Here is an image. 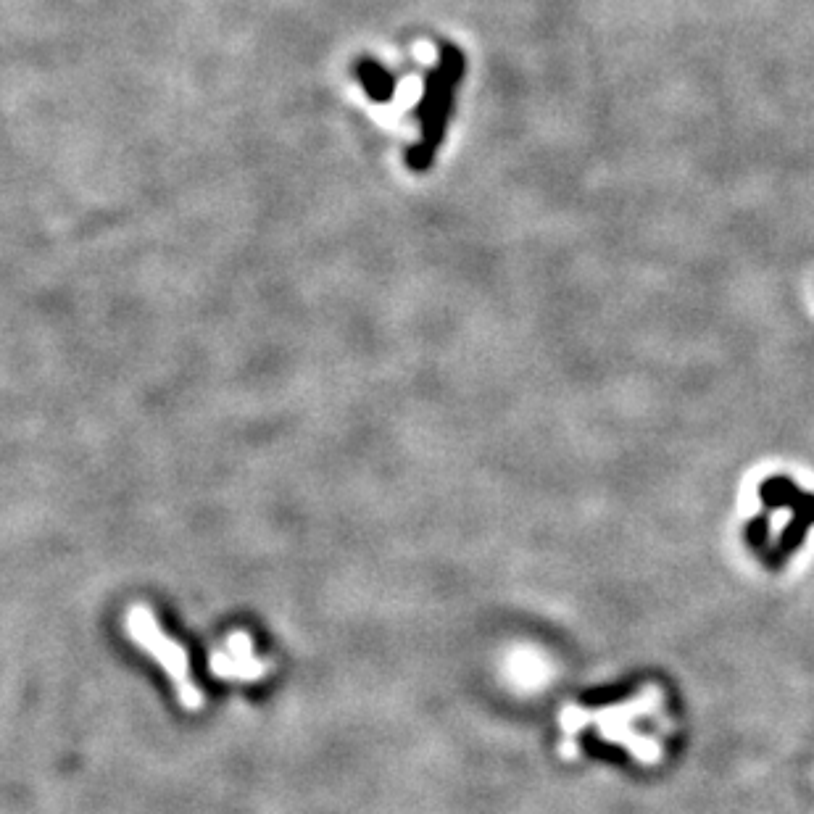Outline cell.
Returning <instances> with one entry per match:
<instances>
[{"label":"cell","mask_w":814,"mask_h":814,"mask_svg":"<svg viewBox=\"0 0 814 814\" xmlns=\"http://www.w3.org/2000/svg\"><path fill=\"white\" fill-rule=\"evenodd\" d=\"M130 633L145 651H151L161 664L164 670L172 675L174 685H177V693L185 706H198L201 704V693L195 688L193 678H190V667H188V654L182 649L180 643H174L172 638H166L161 633L159 622L153 620V614L143 606H137L130 612Z\"/></svg>","instance_id":"cell-1"},{"label":"cell","mask_w":814,"mask_h":814,"mask_svg":"<svg viewBox=\"0 0 814 814\" xmlns=\"http://www.w3.org/2000/svg\"><path fill=\"white\" fill-rule=\"evenodd\" d=\"M812 527L814 522L809 517H804V514H791V519H788L786 527L780 530V535L775 538L770 551L764 554V567L770 572L786 570V564L791 562L793 556L801 551V546L807 543Z\"/></svg>","instance_id":"cell-2"},{"label":"cell","mask_w":814,"mask_h":814,"mask_svg":"<svg viewBox=\"0 0 814 814\" xmlns=\"http://www.w3.org/2000/svg\"><path fill=\"white\" fill-rule=\"evenodd\" d=\"M804 493H807V490L801 488L791 475H770L767 480H762V485L757 488L759 504H762L767 512H780V509L793 512Z\"/></svg>","instance_id":"cell-3"},{"label":"cell","mask_w":814,"mask_h":814,"mask_svg":"<svg viewBox=\"0 0 814 814\" xmlns=\"http://www.w3.org/2000/svg\"><path fill=\"white\" fill-rule=\"evenodd\" d=\"M580 746H583V751L588 754V757L601 759V762L620 764V767H625V764H633V754H630L625 746H620V743L609 741V738H606V735L601 733L596 725L580 730Z\"/></svg>","instance_id":"cell-4"},{"label":"cell","mask_w":814,"mask_h":814,"mask_svg":"<svg viewBox=\"0 0 814 814\" xmlns=\"http://www.w3.org/2000/svg\"><path fill=\"white\" fill-rule=\"evenodd\" d=\"M217 667L219 675H227V678H253V675H259V662L253 659L245 641L243 646H232L230 641V649L217 654Z\"/></svg>","instance_id":"cell-5"},{"label":"cell","mask_w":814,"mask_h":814,"mask_svg":"<svg viewBox=\"0 0 814 814\" xmlns=\"http://www.w3.org/2000/svg\"><path fill=\"white\" fill-rule=\"evenodd\" d=\"M743 541H746V548H749L751 554L762 556L764 559V554H767L772 546V519L767 509L754 514V517L746 522V527H743Z\"/></svg>","instance_id":"cell-6"},{"label":"cell","mask_w":814,"mask_h":814,"mask_svg":"<svg viewBox=\"0 0 814 814\" xmlns=\"http://www.w3.org/2000/svg\"><path fill=\"white\" fill-rule=\"evenodd\" d=\"M638 688H641V680H622V683L606 685V688H596V691L585 693L583 706H591V709H604V706L622 704V701L630 699Z\"/></svg>","instance_id":"cell-7"},{"label":"cell","mask_w":814,"mask_h":814,"mask_svg":"<svg viewBox=\"0 0 814 814\" xmlns=\"http://www.w3.org/2000/svg\"><path fill=\"white\" fill-rule=\"evenodd\" d=\"M793 514H804V517H809L814 522V493H804L801 496V501L796 504V509H793Z\"/></svg>","instance_id":"cell-8"}]
</instances>
